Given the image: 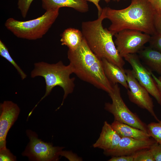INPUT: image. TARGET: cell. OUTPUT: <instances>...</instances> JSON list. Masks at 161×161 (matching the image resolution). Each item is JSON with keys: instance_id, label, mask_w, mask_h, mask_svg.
<instances>
[{"instance_id": "6da1fadb", "label": "cell", "mask_w": 161, "mask_h": 161, "mask_svg": "<svg viewBox=\"0 0 161 161\" xmlns=\"http://www.w3.org/2000/svg\"><path fill=\"white\" fill-rule=\"evenodd\" d=\"M104 8L106 18L111 23L108 30L114 35L126 29L139 30L150 35L156 32L154 24L155 10L147 0H131L129 6L120 10Z\"/></svg>"}, {"instance_id": "7a4b0ae2", "label": "cell", "mask_w": 161, "mask_h": 161, "mask_svg": "<svg viewBox=\"0 0 161 161\" xmlns=\"http://www.w3.org/2000/svg\"><path fill=\"white\" fill-rule=\"evenodd\" d=\"M67 57L73 73L79 78L108 94L112 91L113 85L105 74L102 59L91 50L84 38L76 49H68Z\"/></svg>"}, {"instance_id": "3957f363", "label": "cell", "mask_w": 161, "mask_h": 161, "mask_svg": "<svg viewBox=\"0 0 161 161\" xmlns=\"http://www.w3.org/2000/svg\"><path fill=\"white\" fill-rule=\"evenodd\" d=\"M106 19L105 8L96 20L83 22L81 32L88 46L101 59L105 58L119 67L123 68L125 62L119 54L113 41L114 35L108 29L103 26Z\"/></svg>"}, {"instance_id": "277c9868", "label": "cell", "mask_w": 161, "mask_h": 161, "mask_svg": "<svg viewBox=\"0 0 161 161\" xmlns=\"http://www.w3.org/2000/svg\"><path fill=\"white\" fill-rule=\"evenodd\" d=\"M73 73L70 64L65 66L61 61L53 64L44 62L35 63L34 68L31 73V76L32 78L38 76L42 77L45 79L46 86L44 95L35 107L49 94L54 87L58 86L63 89L64 92L62 102L57 110L58 109L63 105L68 95L73 91L75 78L70 77V75Z\"/></svg>"}, {"instance_id": "5b68a950", "label": "cell", "mask_w": 161, "mask_h": 161, "mask_svg": "<svg viewBox=\"0 0 161 161\" xmlns=\"http://www.w3.org/2000/svg\"><path fill=\"white\" fill-rule=\"evenodd\" d=\"M59 9L47 10L35 19L21 21L9 18L5 26L18 38L29 40L42 38L48 31L59 14Z\"/></svg>"}, {"instance_id": "8992f818", "label": "cell", "mask_w": 161, "mask_h": 161, "mask_svg": "<svg viewBox=\"0 0 161 161\" xmlns=\"http://www.w3.org/2000/svg\"><path fill=\"white\" fill-rule=\"evenodd\" d=\"M109 95L112 102L106 103L104 109L113 115L114 120L147 132V125L137 115L130 111L125 104L117 83L113 84L112 90Z\"/></svg>"}, {"instance_id": "52a82bcc", "label": "cell", "mask_w": 161, "mask_h": 161, "mask_svg": "<svg viewBox=\"0 0 161 161\" xmlns=\"http://www.w3.org/2000/svg\"><path fill=\"white\" fill-rule=\"evenodd\" d=\"M29 142L22 153L31 161H57L64 147L54 146L52 143L45 142L38 138L35 131L28 129L26 131Z\"/></svg>"}, {"instance_id": "ba28073f", "label": "cell", "mask_w": 161, "mask_h": 161, "mask_svg": "<svg viewBox=\"0 0 161 161\" xmlns=\"http://www.w3.org/2000/svg\"><path fill=\"white\" fill-rule=\"evenodd\" d=\"M114 35V44L123 58L129 54L137 53L149 42L151 36L139 30L129 29L122 30Z\"/></svg>"}, {"instance_id": "9c48e42d", "label": "cell", "mask_w": 161, "mask_h": 161, "mask_svg": "<svg viewBox=\"0 0 161 161\" xmlns=\"http://www.w3.org/2000/svg\"><path fill=\"white\" fill-rule=\"evenodd\" d=\"M125 71L129 88L127 94L130 101L146 110L157 121H159L154 111L152 99L148 92L136 78L132 70L125 69Z\"/></svg>"}, {"instance_id": "30bf717a", "label": "cell", "mask_w": 161, "mask_h": 161, "mask_svg": "<svg viewBox=\"0 0 161 161\" xmlns=\"http://www.w3.org/2000/svg\"><path fill=\"white\" fill-rule=\"evenodd\" d=\"M123 58L131 66L132 70L137 80L161 106V95L151 75V71L143 65L136 53L127 54Z\"/></svg>"}, {"instance_id": "8fae6325", "label": "cell", "mask_w": 161, "mask_h": 161, "mask_svg": "<svg viewBox=\"0 0 161 161\" xmlns=\"http://www.w3.org/2000/svg\"><path fill=\"white\" fill-rule=\"evenodd\" d=\"M20 109L18 106L11 101H4L0 105V149L6 147L8 133L17 120Z\"/></svg>"}, {"instance_id": "7c38bea8", "label": "cell", "mask_w": 161, "mask_h": 161, "mask_svg": "<svg viewBox=\"0 0 161 161\" xmlns=\"http://www.w3.org/2000/svg\"><path fill=\"white\" fill-rule=\"evenodd\" d=\"M156 141L152 138L145 140H137L129 137H122L118 145L114 148L103 151L107 156L133 155L142 150L149 149Z\"/></svg>"}, {"instance_id": "4fadbf2b", "label": "cell", "mask_w": 161, "mask_h": 161, "mask_svg": "<svg viewBox=\"0 0 161 161\" xmlns=\"http://www.w3.org/2000/svg\"><path fill=\"white\" fill-rule=\"evenodd\" d=\"M121 138L111 124L105 121L99 137L92 146L94 148L102 149L103 151L109 150L118 145Z\"/></svg>"}, {"instance_id": "5bb4252c", "label": "cell", "mask_w": 161, "mask_h": 161, "mask_svg": "<svg viewBox=\"0 0 161 161\" xmlns=\"http://www.w3.org/2000/svg\"><path fill=\"white\" fill-rule=\"evenodd\" d=\"M42 7L46 11L62 7L72 8L82 13L87 12L89 6L85 0H41Z\"/></svg>"}, {"instance_id": "9a60e30c", "label": "cell", "mask_w": 161, "mask_h": 161, "mask_svg": "<svg viewBox=\"0 0 161 161\" xmlns=\"http://www.w3.org/2000/svg\"><path fill=\"white\" fill-rule=\"evenodd\" d=\"M102 60L105 74L113 84L119 83L126 89L129 88L125 70L109 61L105 58Z\"/></svg>"}, {"instance_id": "2e32d148", "label": "cell", "mask_w": 161, "mask_h": 161, "mask_svg": "<svg viewBox=\"0 0 161 161\" xmlns=\"http://www.w3.org/2000/svg\"><path fill=\"white\" fill-rule=\"evenodd\" d=\"M138 56L145 64L161 75V53L150 46L144 47L138 52Z\"/></svg>"}, {"instance_id": "e0dca14e", "label": "cell", "mask_w": 161, "mask_h": 161, "mask_svg": "<svg viewBox=\"0 0 161 161\" xmlns=\"http://www.w3.org/2000/svg\"><path fill=\"white\" fill-rule=\"evenodd\" d=\"M111 125L121 137H129L140 140H147L151 137L146 131L115 120Z\"/></svg>"}, {"instance_id": "ac0fdd59", "label": "cell", "mask_w": 161, "mask_h": 161, "mask_svg": "<svg viewBox=\"0 0 161 161\" xmlns=\"http://www.w3.org/2000/svg\"><path fill=\"white\" fill-rule=\"evenodd\" d=\"M84 38L81 31L69 28L64 30L61 35V44L66 46L72 51L76 49L81 44Z\"/></svg>"}, {"instance_id": "d6986e66", "label": "cell", "mask_w": 161, "mask_h": 161, "mask_svg": "<svg viewBox=\"0 0 161 161\" xmlns=\"http://www.w3.org/2000/svg\"><path fill=\"white\" fill-rule=\"evenodd\" d=\"M0 55L13 65L17 71L22 80L26 78L27 75L12 58L7 48L1 40H0Z\"/></svg>"}, {"instance_id": "ffe728a7", "label": "cell", "mask_w": 161, "mask_h": 161, "mask_svg": "<svg viewBox=\"0 0 161 161\" xmlns=\"http://www.w3.org/2000/svg\"><path fill=\"white\" fill-rule=\"evenodd\" d=\"M157 122H151L147 125V132L157 142L161 144V120Z\"/></svg>"}, {"instance_id": "44dd1931", "label": "cell", "mask_w": 161, "mask_h": 161, "mask_svg": "<svg viewBox=\"0 0 161 161\" xmlns=\"http://www.w3.org/2000/svg\"><path fill=\"white\" fill-rule=\"evenodd\" d=\"M134 161H154L149 149L142 150L133 155Z\"/></svg>"}, {"instance_id": "7402d4cb", "label": "cell", "mask_w": 161, "mask_h": 161, "mask_svg": "<svg viewBox=\"0 0 161 161\" xmlns=\"http://www.w3.org/2000/svg\"><path fill=\"white\" fill-rule=\"evenodd\" d=\"M149 46L161 53V34L156 32L151 36Z\"/></svg>"}, {"instance_id": "603a6c76", "label": "cell", "mask_w": 161, "mask_h": 161, "mask_svg": "<svg viewBox=\"0 0 161 161\" xmlns=\"http://www.w3.org/2000/svg\"><path fill=\"white\" fill-rule=\"evenodd\" d=\"M34 0H18V7L23 18H25L30 6Z\"/></svg>"}, {"instance_id": "cb8c5ba5", "label": "cell", "mask_w": 161, "mask_h": 161, "mask_svg": "<svg viewBox=\"0 0 161 161\" xmlns=\"http://www.w3.org/2000/svg\"><path fill=\"white\" fill-rule=\"evenodd\" d=\"M16 157L13 155L10 150L6 148L0 149V161H16Z\"/></svg>"}, {"instance_id": "d4e9b609", "label": "cell", "mask_w": 161, "mask_h": 161, "mask_svg": "<svg viewBox=\"0 0 161 161\" xmlns=\"http://www.w3.org/2000/svg\"><path fill=\"white\" fill-rule=\"evenodd\" d=\"M154 161H161V144L156 142L152 144L149 148Z\"/></svg>"}, {"instance_id": "484cf974", "label": "cell", "mask_w": 161, "mask_h": 161, "mask_svg": "<svg viewBox=\"0 0 161 161\" xmlns=\"http://www.w3.org/2000/svg\"><path fill=\"white\" fill-rule=\"evenodd\" d=\"M154 24L156 32L161 34V10H155Z\"/></svg>"}, {"instance_id": "4316f807", "label": "cell", "mask_w": 161, "mask_h": 161, "mask_svg": "<svg viewBox=\"0 0 161 161\" xmlns=\"http://www.w3.org/2000/svg\"><path fill=\"white\" fill-rule=\"evenodd\" d=\"M108 161H134L133 155L112 157Z\"/></svg>"}, {"instance_id": "83f0119b", "label": "cell", "mask_w": 161, "mask_h": 161, "mask_svg": "<svg viewBox=\"0 0 161 161\" xmlns=\"http://www.w3.org/2000/svg\"><path fill=\"white\" fill-rule=\"evenodd\" d=\"M86 1H88L89 2L93 3L96 6L97 10H98V17L100 16L101 15L103 9L101 8L99 4V2L100 0H85ZM106 3H108L110 2L111 0H103Z\"/></svg>"}, {"instance_id": "f1b7e54d", "label": "cell", "mask_w": 161, "mask_h": 161, "mask_svg": "<svg viewBox=\"0 0 161 161\" xmlns=\"http://www.w3.org/2000/svg\"><path fill=\"white\" fill-rule=\"evenodd\" d=\"M155 10H161V0H147Z\"/></svg>"}, {"instance_id": "f546056e", "label": "cell", "mask_w": 161, "mask_h": 161, "mask_svg": "<svg viewBox=\"0 0 161 161\" xmlns=\"http://www.w3.org/2000/svg\"><path fill=\"white\" fill-rule=\"evenodd\" d=\"M151 75L154 80L161 95V81L157 78L151 72Z\"/></svg>"}, {"instance_id": "4dcf8cb0", "label": "cell", "mask_w": 161, "mask_h": 161, "mask_svg": "<svg viewBox=\"0 0 161 161\" xmlns=\"http://www.w3.org/2000/svg\"><path fill=\"white\" fill-rule=\"evenodd\" d=\"M158 78L161 81V75Z\"/></svg>"}, {"instance_id": "1f68e13d", "label": "cell", "mask_w": 161, "mask_h": 161, "mask_svg": "<svg viewBox=\"0 0 161 161\" xmlns=\"http://www.w3.org/2000/svg\"><path fill=\"white\" fill-rule=\"evenodd\" d=\"M113 1H117V2L119 1L120 0H113Z\"/></svg>"}]
</instances>
